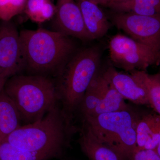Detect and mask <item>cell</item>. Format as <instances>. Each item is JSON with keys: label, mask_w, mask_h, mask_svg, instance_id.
<instances>
[{"label": "cell", "mask_w": 160, "mask_h": 160, "mask_svg": "<svg viewBox=\"0 0 160 160\" xmlns=\"http://www.w3.org/2000/svg\"><path fill=\"white\" fill-rule=\"evenodd\" d=\"M83 123L101 142L127 160L137 148L136 127L140 117L129 108L95 116H83Z\"/></svg>", "instance_id": "cell-5"}, {"label": "cell", "mask_w": 160, "mask_h": 160, "mask_svg": "<svg viewBox=\"0 0 160 160\" xmlns=\"http://www.w3.org/2000/svg\"><path fill=\"white\" fill-rule=\"evenodd\" d=\"M84 25L90 40L104 36L110 27L109 22L105 13L98 5L89 0H77Z\"/></svg>", "instance_id": "cell-12"}, {"label": "cell", "mask_w": 160, "mask_h": 160, "mask_svg": "<svg viewBox=\"0 0 160 160\" xmlns=\"http://www.w3.org/2000/svg\"><path fill=\"white\" fill-rule=\"evenodd\" d=\"M7 79L0 78V93L4 89V85Z\"/></svg>", "instance_id": "cell-24"}, {"label": "cell", "mask_w": 160, "mask_h": 160, "mask_svg": "<svg viewBox=\"0 0 160 160\" xmlns=\"http://www.w3.org/2000/svg\"><path fill=\"white\" fill-rule=\"evenodd\" d=\"M53 31L82 40H90L78 5L74 0H57ZM52 18V19H53Z\"/></svg>", "instance_id": "cell-10"}, {"label": "cell", "mask_w": 160, "mask_h": 160, "mask_svg": "<svg viewBox=\"0 0 160 160\" xmlns=\"http://www.w3.org/2000/svg\"><path fill=\"white\" fill-rule=\"evenodd\" d=\"M132 160H160V157L155 150L136 148Z\"/></svg>", "instance_id": "cell-21"}, {"label": "cell", "mask_w": 160, "mask_h": 160, "mask_svg": "<svg viewBox=\"0 0 160 160\" xmlns=\"http://www.w3.org/2000/svg\"><path fill=\"white\" fill-rule=\"evenodd\" d=\"M20 37L29 74L57 77L76 52L70 37L53 30L23 29Z\"/></svg>", "instance_id": "cell-2"}, {"label": "cell", "mask_w": 160, "mask_h": 160, "mask_svg": "<svg viewBox=\"0 0 160 160\" xmlns=\"http://www.w3.org/2000/svg\"><path fill=\"white\" fill-rule=\"evenodd\" d=\"M3 89L25 125L42 118L58 101L55 81L46 76L16 75L7 79Z\"/></svg>", "instance_id": "cell-3"}, {"label": "cell", "mask_w": 160, "mask_h": 160, "mask_svg": "<svg viewBox=\"0 0 160 160\" xmlns=\"http://www.w3.org/2000/svg\"><path fill=\"white\" fill-rule=\"evenodd\" d=\"M129 1V0H114L113 2H126V1Z\"/></svg>", "instance_id": "cell-26"}, {"label": "cell", "mask_w": 160, "mask_h": 160, "mask_svg": "<svg viewBox=\"0 0 160 160\" xmlns=\"http://www.w3.org/2000/svg\"><path fill=\"white\" fill-rule=\"evenodd\" d=\"M145 78L149 92V105L160 116V73L149 74L146 72Z\"/></svg>", "instance_id": "cell-19"}, {"label": "cell", "mask_w": 160, "mask_h": 160, "mask_svg": "<svg viewBox=\"0 0 160 160\" xmlns=\"http://www.w3.org/2000/svg\"><path fill=\"white\" fill-rule=\"evenodd\" d=\"M79 143L82 151L89 160H127L99 140L84 123L81 130Z\"/></svg>", "instance_id": "cell-11"}, {"label": "cell", "mask_w": 160, "mask_h": 160, "mask_svg": "<svg viewBox=\"0 0 160 160\" xmlns=\"http://www.w3.org/2000/svg\"><path fill=\"white\" fill-rule=\"evenodd\" d=\"M24 12L32 22L42 23L53 18L56 6L51 0H27Z\"/></svg>", "instance_id": "cell-16"}, {"label": "cell", "mask_w": 160, "mask_h": 160, "mask_svg": "<svg viewBox=\"0 0 160 160\" xmlns=\"http://www.w3.org/2000/svg\"><path fill=\"white\" fill-rule=\"evenodd\" d=\"M90 2L97 4V5H102L103 6H107L109 3V0H89Z\"/></svg>", "instance_id": "cell-23"}, {"label": "cell", "mask_w": 160, "mask_h": 160, "mask_svg": "<svg viewBox=\"0 0 160 160\" xmlns=\"http://www.w3.org/2000/svg\"><path fill=\"white\" fill-rule=\"evenodd\" d=\"M107 81L98 72L85 92L79 108L83 116L89 115L101 102L106 91Z\"/></svg>", "instance_id": "cell-15"}, {"label": "cell", "mask_w": 160, "mask_h": 160, "mask_svg": "<svg viewBox=\"0 0 160 160\" xmlns=\"http://www.w3.org/2000/svg\"><path fill=\"white\" fill-rule=\"evenodd\" d=\"M155 150L157 153L158 155L160 157V140L158 144L157 147L156 148Z\"/></svg>", "instance_id": "cell-25"}, {"label": "cell", "mask_w": 160, "mask_h": 160, "mask_svg": "<svg viewBox=\"0 0 160 160\" xmlns=\"http://www.w3.org/2000/svg\"><path fill=\"white\" fill-rule=\"evenodd\" d=\"M136 138L137 149L155 150L160 140V116L148 114L140 118Z\"/></svg>", "instance_id": "cell-13"}, {"label": "cell", "mask_w": 160, "mask_h": 160, "mask_svg": "<svg viewBox=\"0 0 160 160\" xmlns=\"http://www.w3.org/2000/svg\"><path fill=\"white\" fill-rule=\"evenodd\" d=\"M146 73V71L134 70L129 74L109 67L102 75L124 99L137 105L150 106Z\"/></svg>", "instance_id": "cell-9"}, {"label": "cell", "mask_w": 160, "mask_h": 160, "mask_svg": "<svg viewBox=\"0 0 160 160\" xmlns=\"http://www.w3.org/2000/svg\"><path fill=\"white\" fill-rule=\"evenodd\" d=\"M109 57L113 65L126 71H146L160 64V52L129 37L118 34L109 42Z\"/></svg>", "instance_id": "cell-6"}, {"label": "cell", "mask_w": 160, "mask_h": 160, "mask_svg": "<svg viewBox=\"0 0 160 160\" xmlns=\"http://www.w3.org/2000/svg\"><path fill=\"white\" fill-rule=\"evenodd\" d=\"M112 22L129 37L160 52V14L144 16L118 12Z\"/></svg>", "instance_id": "cell-7"}, {"label": "cell", "mask_w": 160, "mask_h": 160, "mask_svg": "<svg viewBox=\"0 0 160 160\" xmlns=\"http://www.w3.org/2000/svg\"><path fill=\"white\" fill-rule=\"evenodd\" d=\"M25 70L20 32L11 21L0 22V78L8 79Z\"/></svg>", "instance_id": "cell-8"}, {"label": "cell", "mask_w": 160, "mask_h": 160, "mask_svg": "<svg viewBox=\"0 0 160 160\" xmlns=\"http://www.w3.org/2000/svg\"><path fill=\"white\" fill-rule=\"evenodd\" d=\"M101 58V51L96 46L80 49L57 76L58 101L63 111L70 117L73 118L79 108L86 90L99 72Z\"/></svg>", "instance_id": "cell-4"}, {"label": "cell", "mask_w": 160, "mask_h": 160, "mask_svg": "<svg viewBox=\"0 0 160 160\" xmlns=\"http://www.w3.org/2000/svg\"><path fill=\"white\" fill-rule=\"evenodd\" d=\"M72 119L57 105L41 119L22 125L4 141L24 151L57 158L75 131Z\"/></svg>", "instance_id": "cell-1"}, {"label": "cell", "mask_w": 160, "mask_h": 160, "mask_svg": "<svg viewBox=\"0 0 160 160\" xmlns=\"http://www.w3.org/2000/svg\"><path fill=\"white\" fill-rule=\"evenodd\" d=\"M48 155L38 154L18 149L6 141L0 143V160H49Z\"/></svg>", "instance_id": "cell-18"}, {"label": "cell", "mask_w": 160, "mask_h": 160, "mask_svg": "<svg viewBox=\"0 0 160 160\" xmlns=\"http://www.w3.org/2000/svg\"><path fill=\"white\" fill-rule=\"evenodd\" d=\"M22 122L17 108L3 89L0 93V143L22 126Z\"/></svg>", "instance_id": "cell-14"}, {"label": "cell", "mask_w": 160, "mask_h": 160, "mask_svg": "<svg viewBox=\"0 0 160 160\" xmlns=\"http://www.w3.org/2000/svg\"><path fill=\"white\" fill-rule=\"evenodd\" d=\"M127 1L146 7L151 10L155 15L160 14V0H129Z\"/></svg>", "instance_id": "cell-22"}, {"label": "cell", "mask_w": 160, "mask_h": 160, "mask_svg": "<svg viewBox=\"0 0 160 160\" xmlns=\"http://www.w3.org/2000/svg\"><path fill=\"white\" fill-rule=\"evenodd\" d=\"M27 0H0V20L11 21L25 11Z\"/></svg>", "instance_id": "cell-20"}, {"label": "cell", "mask_w": 160, "mask_h": 160, "mask_svg": "<svg viewBox=\"0 0 160 160\" xmlns=\"http://www.w3.org/2000/svg\"><path fill=\"white\" fill-rule=\"evenodd\" d=\"M114 1V0H109V3L112 2H113ZM109 3H108V4H109Z\"/></svg>", "instance_id": "cell-27"}, {"label": "cell", "mask_w": 160, "mask_h": 160, "mask_svg": "<svg viewBox=\"0 0 160 160\" xmlns=\"http://www.w3.org/2000/svg\"><path fill=\"white\" fill-rule=\"evenodd\" d=\"M129 108L125 99L107 81L106 91L102 99L89 116L98 115L102 113L118 111Z\"/></svg>", "instance_id": "cell-17"}]
</instances>
